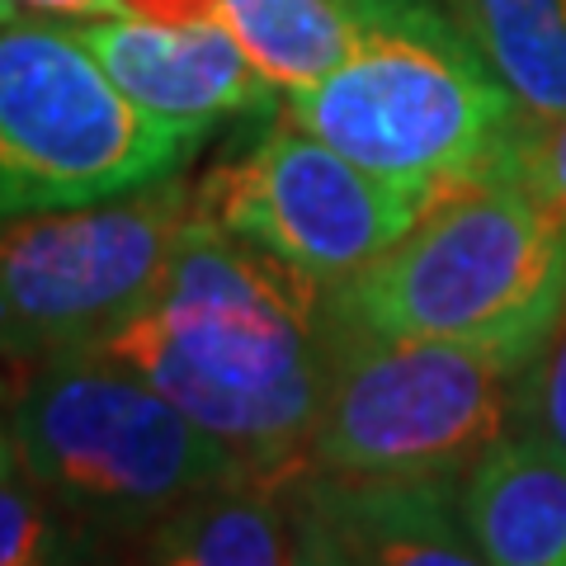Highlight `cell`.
<instances>
[{"instance_id":"cell-1","label":"cell","mask_w":566,"mask_h":566,"mask_svg":"<svg viewBox=\"0 0 566 566\" xmlns=\"http://www.w3.org/2000/svg\"><path fill=\"white\" fill-rule=\"evenodd\" d=\"M95 349L166 392L245 472L297 476L312 468V430L335 359L331 283L199 208L151 303Z\"/></svg>"},{"instance_id":"cell-2","label":"cell","mask_w":566,"mask_h":566,"mask_svg":"<svg viewBox=\"0 0 566 566\" xmlns=\"http://www.w3.org/2000/svg\"><path fill=\"white\" fill-rule=\"evenodd\" d=\"M349 57L293 95V123L430 199L515 175L524 118L472 33L434 0H340Z\"/></svg>"},{"instance_id":"cell-3","label":"cell","mask_w":566,"mask_h":566,"mask_svg":"<svg viewBox=\"0 0 566 566\" xmlns=\"http://www.w3.org/2000/svg\"><path fill=\"white\" fill-rule=\"evenodd\" d=\"M345 331L476 340L534 364L566 322V237L528 180L491 175L439 193L401 241L331 283Z\"/></svg>"},{"instance_id":"cell-4","label":"cell","mask_w":566,"mask_h":566,"mask_svg":"<svg viewBox=\"0 0 566 566\" xmlns=\"http://www.w3.org/2000/svg\"><path fill=\"white\" fill-rule=\"evenodd\" d=\"M14 468L95 534H137L245 463L99 349L39 359L10 411Z\"/></svg>"},{"instance_id":"cell-5","label":"cell","mask_w":566,"mask_h":566,"mask_svg":"<svg viewBox=\"0 0 566 566\" xmlns=\"http://www.w3.org/2000/svg\"><path fill=\"white\" fill-rule=\"evenodd\" d=\"M528 364L476 340L335 326V359L312 430V468L331 476L463 482L520 420Z\"/></svg>"},{"instance_id":"cell-6","label":"cell","mask_w":566,"mask_h":566,"mask_svg":"<svg viewBox=\"0 0 566 566\" xmlns=\"http://www.w3.org/2000/svg\"><path fill=\"white\" fill-rule=\"evenodd\" d=\"M203 142L123 95L71 29L0 24V222L156 185Z\"/></svg>"},{"instance_id":"cell-7","label":"cell","mask_w":566,"mask_h":566,"mask_svg":"<svg viewBox=\"0 0 566 566\" xmlns=\"http://www.w3.org/2000/svg\"><path fill=\"white\" fill-rule=\"evenodd\" d=\"M193 218V185L166 175L118 199L0 222V359L95 349L151 303Z\"/></svg>"},{"instance_id":"cell-8","label":"cell","mask_w":566,"mask_h":566,"mask_svg":"<svg viewBox=\"0 0 566 566\" xmlns=\"http://www.w3.org/2000/svg\"><path fill=\"white\" fill-rule=\"evenodd\" d=\"M430 203L424 189L364 170L303 123H279L193 189L203 218L322 283L378 260Z\"/></svg>"},{"instance_id":"cell-9","label":"cell","mask_w":566,"mask_h":566,"mask_svg":"<svg viewBox=\"0 0 566 566\" xmlns=\"http://www.w3.org/2000/svg\"><path fill=\"white\" fill-rule=\"evenodd\" d=\"M71 33L91 48L123 95L161 118L212 133L227 118H264L279 109V85L251 62L222 20L151 24L128 14H95L71 24Z\"/></svg>"},{"instance_id":"cell-10","label":"cell","mask_w":566,"mask_h":566,"mask_svg":"<svg viewBox=\"0 0 566 566\" xmlns=\"http://www.w3.org/2000/svg\"><path fill=\"white\" fill-rule=\"evenodd\" d=\"M297 562L312 566H472L463 482L331 476L297 482Z\"/></svg>"},{"instance_id":"cell-11","label":"cell","mask_w":566,"mask_h":566,"mask_svg":"<svg viewBox=\"0 0 566 566\" xmlns=\"http://www.w3.org/2000/svg\"><path fill=\"white\" fill-rule=\"evenodd\" d=\"M463 520L482 562L566 566V453L510 430L463 476Z\"/></svg>"},{"instance_id":"cell-12","label":"cell","mask_w":566,"mask_h":566,"mask_svg":"<svg viewBox=\"0 0 566 566\" xmlns=\"http://www.w3.org/2000/svg\"><path fill=\"white\" fill-rule=\"evenodd\" d=\"M307 472H237L218 486L189 495L147 528L142 557L166 566L297 562V482Z\"/></svg>"},{"instance_id":"cell-13","label":"cell","mask_w":566,"mask_h":566,"mask_svg":"<svg viewBox=\"0 0 566 566\" xmlns=\"http://www.w3.org/2000/svg\"><path fill=\"white\" fill-rule=\"evenodd\" d=\"M449 6L515 95L528 133L566 114V0H449Z\"/></svg>"},{"instance_id":"cell-14","label":"cell","mask_w":566,"mask_h":566,"mask_svg":"<svg viewBox=\"0 0 566 566\" xmlns=\"http://www.w3.org/2000/svg\"><path fill=\"white\" fill-rule=\"evenodd\" d=\"M222 24L283 95L307 91L349 57L340 0H222Z\"/></svg>"},{"instance_id":"cell-15","label":"cell","mask_w":566,"mask_h":566,"mask_svg":"<svg viewBox=\"0 0 566 566\" xmlns=\"http://www.w3.org/2000/svg\"><path fill=\"white\" fill-rule=\"evenodd\" d=\"M95 528L71 520L20 468L0 472V566H57L95 557Z\"/></svg>"},{"instance_id":"cell-16","label":"cell","mask_w":566,"mask_h":566,"mask_svg":"<svg viewBox=\"0 0 566 566\" xmlns=\"http://www.w3.org/2000/svg\"><path fill=\"white\" fill-rule=\"evenodd\" d=\"M520 430H534L566 453V322L520 382Z\"/></svg>"},{"instance_id":"cell-17","label":"cell","mask_w":566,"mask_h":566,"mask_svg":"<svg viewBox=\"0 0 566 566\" xmlns=\"http://www.w3.org/2000/svg\"><path fill=\"white\" fill-rule=\"evenodd\" d=\"M520 175L528 180V189L538 193V203L557 218L562 237H566V114L524 137Z\"/></svg>"},{"instance_id":"cell-18","label":"cell","mask_w":566,"mask_h":566,"mask_svg":"<svg viewBox=\"0 0 566 566\" xmlns=\"http://www.w3.org/2000/svg\"><path fill=\"white\" fill-rule=\"evenodd\" d=\"M118 14L151 24H212L222 20V0H118Z\"/></svg>"},{"instance_id":"cell-19","label":"cell","mask_w":566,"mask_h":566,"mask_svg":"<svg viewBox=\"0 0 566 566\" xmlns=\"http://www.w3.org/2000/svg\"><path fill=\"white\" fill-rule=\"evenodd\" d=\"M14 6H29V10H48V14H118V0H14Z\"/></svg>"},{"instance_id":"cell-20","label":"cell","mask_w":566,"mask_h":566,"mask_svg":"<svg viewBox=\"0 0 566 566\" xmlns=\"http://www.w3.org/2000/svg\"><path fill=\"white\" fill-rule=\"evenodd\" d=\"M14 468V444H10V420H6V397H0V472Z\"/></svg>"},{"instance_id":"cell-21","label":"cell","mask_w":566,"mask_h":566,"mask_svg":"<svg viewBox=\"0 0 566 566\" xmlns=\"http://www.w3.org/2000/svg\"><path fill=\"white\" fill-rule=\"evenodd\" d=\"M10 20H20V6H14V0H0V24H10Z\"/></svg>"}]
</instances>
